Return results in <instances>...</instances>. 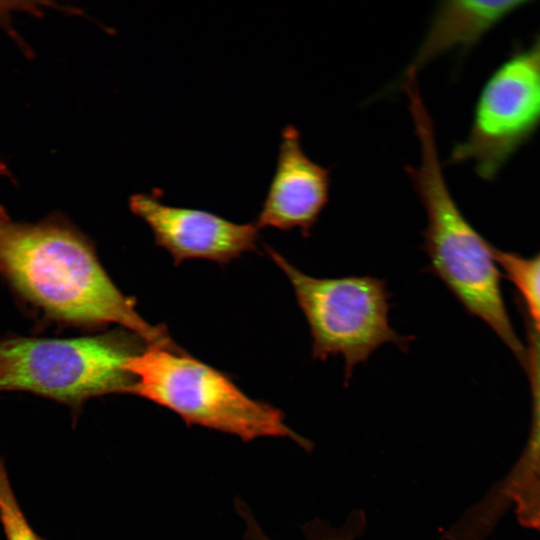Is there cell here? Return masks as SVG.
<instances>
[{
	"label": "cell",
	"instance_id": "cell-6",
	"mask_svg": "<svg viewBox=\"0 0 540 540\" xmlns=\"http://www.w3.org/2000/svg\"><path fill=\"white\" fill-rule=\"evenodd\" d=\"M540 127V31L489 77L476 102L470 131L445 164L471 162L492 181Z\"/></svg>",
	"mask_w": 540,
	"mask_h": 540
},
{
	"label": "cell",
	"instance_id": "cell-12",
	"mask_svg": "<svg viewBox=\"0 0 540 540\" xmlns=\"http://www.w3.org/2000/svg\"><path fill=\"white\" fill-rule=\"evenodd\" d=\"M0 522L6 540H41L28 523L13 492L0 457Z\"/></svg>",
	"mask_w": 540,
	"mask_h": 540
},
{
	"label": "cell",
	"instance_id": "cell-3",
	"mask_svg": "<svg viewBox=\"0 0 540 540\" xmlns=\"http://www.w3.org/2000/svg\"><path fill=\"white\" fill-rule=\"evenodd\" d=\"M126 369L134 377L129 394L173 411L188 425L243 441L284 437L312 449L309 440L286 425L280 409L250 398L226 374L187 353L146 345L128 359Z\"/></svg>",
	"mask_w": 540,
	"mask_h": 540
},
{
	"label": "cell",
	"instance_id": "cell-16",
	"mask_svg": "<svg viewBox=\"0 0 540 540\" xmlns=\"http://www.w3.org/2000/svg\"><path fill=\"white\" fill-rule=\"evenodd\" d=\"M41 540H46V539H44V538H41Z\"/></svg>",
	"mask_w": 540,
	"mask_h": 540
},
{
	"label": "cell",
	"instance_id": "cell-9",
	"mask_svg": "<svg viewBox=\"0 0 540 540\" xmlns=\"http://www.w3.org/2000/svg\"><path fill=\"white\" fill-rule=\"evenodd\" d=\"M527 4L524 0H446L437 4L428 29L408 68L416 72L451 51H468L507 16Z\"/></svg>",
	"mask_w": 540,
	"mask_h": 540
},
{
	"label": "cell",
	"instance_id": "cell-7",
	"mask_svg": "<svg viewBox=\"0 0 540 540\" xmlns=\"http://www.w3.org/2000/svg\"><path fill=\"white\" fill-rule=\"evenodd\" d=\"M131 212L151 229L155 244L164 248L175 265L187 259H206L225 265L255 250L259 228L239 224L217 214L171 206L153 195L137 193L128 201Z\"/></svg>",
	"mask_w": 540,
	"mask_h": 540
},
{
	"label": "cell",
	"instance_id": "cell-4",
	"mask_svg": "<svg viewBox=\"0 0 540 540\" xmlns=\"http://www.w3.org/2000/svg\"><path fill=\"white\" fill-rule=\"evenodd\" d=\"M126 329L74 338H0V391L27 392L79 412L88 400L129 393L126 362L146 346Z\"/></svg>",
	"mask_w": 540,
	"mask_h": 540
},
{
	"label": "cell",
	"instance_id": "cell-13",
	"mask_svg": "<svg viewBox=\"0 0 540 540\" xmlns=\"http://www.w3.org/2000/svg\"><path fill=\"white\" fill-rule=\"evenodd\" d=\"M366 526L365 515L362 511L352 512L345 523L334 527L329 522L315 519L303 527L307 540H356ZM247 540H271L259 526L251 527L246 535Z\"/></svg>",
	"mask_w": 540,
	"mask_h": 540
},
{
	"label": "cell",
	"instance_id": "cell-15",
	"mask_svg": "<svg viewBox=\"0 0 540 540\" xmlns=\"http://www.w3.org/2000/svg\"><path fill=\"white\" fill-rule=\"evenodd\" d=\"M9 175L10 173L7 165L0 159V177H7Z\"/></svg>",
	"mask_w": 540,
	"mask_h": 540
},
{
	"label": "cell",
	"instance_id": "cell-1",
	"mask_svg": "<svg viewBox=\"0 0 540 540\" xmlns=\"http://www.w3.org/2000/svg\"><path fill=\"white\" fill-rule=\"evenodd\" d=\"M0 278L42 320L86 329L116 324L147 345L179 349L164 326L138 314L135 300L102 266L93 241L64 216L21 222L0 205Z\"/></svg>",
	"mask_w": 540,
	"mask_h": 540
},
{
	"label": "cell",
	"instance_id": "cell-5",
	"mask_svg": "<svg viewBox=\"0 0 540 540\" xmlns=\"http://www.w3.org/2000/svg\"><path fill=\"white\" fill-rule=\"evenodd\" d=\"M266 251L289 279L309 326L313 360L341 356L348 384L354 368L366 363L382 345L406 352L413 336L399 334L389 322L391 293L371 275L323 278L310 276L270 246Z\"/></svg>",
	"mask_w": 540,
	"mask_h": 540
},
{
	"label": "cell",
	"instance_id": "cell-8",
	"mask_svg": "<svg viewBox=\"0 0 540 540\" xmlns=\"http://www.w3.org/2000/svg\"><path fill=\"white\" fill-rule=\"evenodd\" d=\"M330 183L329 169L309 158L298 130L286 126L256 226L283 231L298 228L303 237H309L329 201Z\"/></svg>",
	"mask_w": 540,
	"mask_h": 540
},
{
	"label": "cell",
	"instance_id": "cell-2",
	"mask_svg": "<svg viewBox=\"0 0 540 540\" xmlns=\"http://www.w3.org/2000/svg\"><path fill=\"white\" fill-rule=\"evenodd\" d=\"M421 159L405 166L426 211L422 248L426 271L439 279L464 310L484 322L522 364L524 344L511 323L501 292L494 246L466 219L446 184L438 158L433 122L417 82L404 86Z\"/></svg>",
	"mask_w": 540,
	"mask_h": 540
},
{
	"label": "cell",
	"instance_id": "cell-10",
	"mask_svg": "<svg viewBox=\"0 0 540 540\" xmlns=\"http://www.w3.org/2000/svg\"><path fill=\"white\" fill-rule=\"evenodd\" d=\"M522 366L529 377L533 417L532 429L527 446L519 461L480 507L484 514L497 519L502 511L508 507L511 495L531 478L540 474V330L527 324V345H524V358Z\"/></svg>",
	"mask_w": 540,
	"mask_h": 540
},
{
	"label": "cell",
	"instance_id": "cell-14",
	"mask_svg": "<svg viewBox=\"0 0 540 540\" xmlns=\"http://www.w3.org/2000/svg\"><path fill=\"white\" fill-rule=\"evenodd\" d=\"M519 522L540 533V474L519 487L510 497Z\"/></svg>",
	"mask_w": 540,
	"mask_h": 540
},
{
	"label": "cell",
	"instance_id": "cell-11",
	"mask_svg": "<svg viewBox=\"0 0 540 540\" xmlns=\"http://www.w3.org/2000/svg\"><path fill=\"white\" fill-rule=\"evenodd\" d=\"M495 260L517 291L527 324L540 330V251L524 257L494 247Z\"/></svg>",
	"mask_w": 540,
	"mask_h": 540
}]
</instances>
